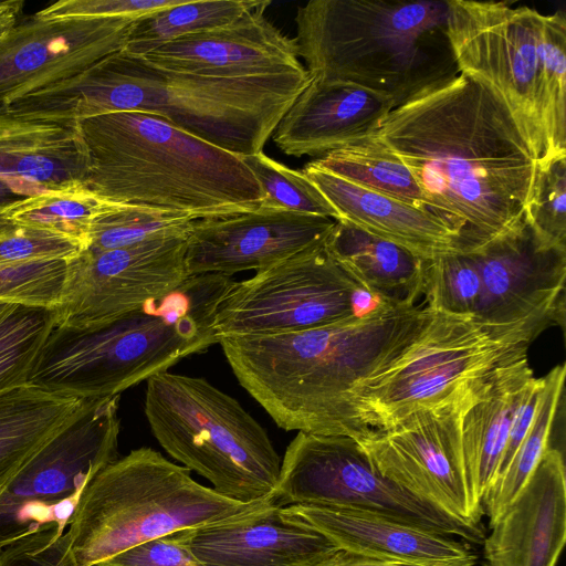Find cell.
<instances>
[{
	"mask_svg": "<svg viewBox=\"0 0 566 566\" xmlns=\"http://www.w3.org/2000/svg\"><path fill=\"white\" fill-rule=\"evenodd\" d=\"M241 158L263 191L260 206L339 220L335 208L302 171L286 167L263 151Z\"/></svg>",
	"mask_w": 566,
	"mask_h": 566,
	"instance_id": "cell-36",
	"label": "cell"
},
{
	"mask_svg": "<svg viewBox=\"0 0 566 566\" xmlns=\"http://www.w3.org/2000/svg\"><path fill=\"white\" fill-rule=\"evenodd\" d=\"M565 323V298L511 324L434 312L420 336L391 365L355 392L358 413L373 430L438 405L499 368L527 358L535 338Z\"/></svg>",
	"mask_w": 566,
	"mask_h": 566,
	"instance_id": "cell-8",
	"label": "cell"
},
{
	"mask_svg": "<svg viewBox=\"0 0 566 566\" xmlns=\"http://www.w3.org/2000/svg\"><path fill=\"white\" fill-rule=\"evenodd\" d=\"M392 108L387 97L357 86L312 80L272 139L285 155L318 158L376 134Z\"/></svg>",
	"mask_w": 566,
	"mask_h": 566,
	"instance_id": "cell-22",
	"label": "cell"
},
{
	"mask_svg": "<svg viewBox=\"0 0 566 566\" xmlns=\"http://www.w3.org/2000/svg\"><path fill=\"white\" fill-rule=\"evenodd\" d=\"M88 158L78 120L31 118L0 106V176L48 191L83 184Z\"/></svg>",
	"mask_w": 566,
	"mask_h": 566,
	"instance_id": "cell-25",
	"label": "cell"
},
{
	"mask_svg": "<svg viewBox=\"0 0 566 566\" xmlns=\"http://www.w3.org/2000/svg\"><path fill=\"white\" fill-rule=\"evenodd\" d=\"M67 260L0 264V301L54 307L65 282Z\"/></svg>",
	"mask_w": 566,
	"mask_h": 566,
	"instance_id": "cell-39",
	"label": "cell"
},
{
	"mask_svg": "<svg viewBox=\"0 0 566 566\" xmlns=\"http://www.w3.org/2000/svg\"><path fill=\"white\" fill-rule=\"evenodd\" d=\"M145 416L166 452L241 503L273 501L281 458L266 431L205 378L159 373L146 380Z\"/></svg>",
	"mask_w": 566,
	"mask_h": 566,
	"instance_id": "cell-9",
	"label": "cell"
},
{
	"mask_svg": "<svg viewBox=\"0 0 566 566\" xmlns=\"http://www.w3.org/2000/svg\"><path fill=\"white\" fill-rule=\"evenodd\" d=\"M175 536L203 566H324L340 551L274 501Z\"/></svg>",
	"mask_w": 566,
	"mask_h": 566,
	"instance_id": "cell-18",
	"label": "cell"
},
{
	"mask_svg": "<svg viewBox=\"0 0 566 566\" xmlns=\"http://www.w3.org/2000/svg\"><path fill=\"white\" fill-rule=\"evenodd\" d=\"M271 1L238 20L171 41L143 56L153 66L216 77H248L304 69L294 38L265 15Z\"/></svg>",
	"mask_w": 566,
	"mask_h": 566,
	"instance_id": "cell-20",
	"label": "cell"
},
{
	"mask_svg": "<svg viewBox=\"0 0 566 566\" xmlns=\"http://www.w3.org/2000/svg\"><path fill=\"white\" fill-rule=\"evenodd\" d=\"M23 6L21 0L0 1V39L18 23Z\"/></svg>",
	"mask_w": 566,
	"mask_h": 566,
	"instance_id": "cell-47",
	"label": "cell"
},
{
	"mask_svg": "<svg viewBox=\"0 0 566 566\" xmlns=\"http://www.w3.org/2000/svg\"><path fill=\"white\" fill-rule=\"evenodd\" d=\"M97 566H203V564L172 533L137 544Z\"/></svg>",
	"mask_w": 566,
	"mask_h": 566,
	"instance_id": "cell-43",
	"label": "cell"
},
{
	"mask_svg": "<svg viewBox=\"0 0 566 566\" xmlns=\"http://www.w3.org/2000/svg\"><path fill=\"white\" fill-rule=\"evenodd\" d=\"M376 135L413 175L430 213L470 252L525 226L537 154L507 105L459 73L392 108Z\"/></svg>",
	"mask_w": 566,
	"mask_h": 566,
	"instance_id": "cell-1",
	"label": "cell"
},
{
	"mask_svg": "<svg viewBox=\"0 0 566 566\" xmlns=\"http://www.w3.org/2000/svg\"><path fill=\"white\" fill-rule=\"evenodd\" d=\"M541 62L547 166L566 157V15L563 10L543 14Z\"/></svg>",
	"mask_w": 566,
	"mask_h": 566,
	"instance_id": "cell-34",
	"label": "cell"
},
{
	"mask_svg": "<svg viewBox=\"0 0 566 566\" xmlns=\"http://www.w3.org/2000/svg\"><path fill=\"white\" fill-rule=\"evenodd\" d=\"M333 260L364 290L391 305H416L424 259L338 220L325 242Z\"/></svg>",
	"mask_w": 566,
	"mask_h": 566,
	"instance_id": "cell-27",
	"label": "cell"
},
{
	"mask_svg": "<svg viewBox=\"0 0 566 566\" xmlns=\"http://www.w3.org/2000/svg\"><path fill=\"white\" fill-rule=\"evenodd\" d=\"M484 538L486 566H556L566 542L563 453L547 448Z\"/></svg>",
	"mask_w": 566,
	"mask_h": 566,
	"instance_id": "cell-21",
	"label": "cell"
},
{
	"mask_svg": "<svg viewBox=\"0 0 566 566\" xmlns=\"http://www.w3.org/2000/svg\"><path fill=\"white\" fill-rule=\"evenodd\" d=\"M255 0H184L134 21L123 53L143 57L177 39L227 25L261 4Z\"/></svg>",
	"mask_w": 566,
	"mask_h": 566,
	"instance_id": "cell-30",
	"label": "cell"
},
{
	"mask_svg": "<svg viewBox=\"0 0 566 566\" xmlns=\"http://www.w3.org/2000/svg\"><path fill=\"white\" fill-rule=\"evenodd\" d=\"M84 249L67 237L0 216V264L70 260Z\"/></svg>",
	"mask_w": 566,
	"mask_h": 566,
	"instance_id": "cell-40",
	"label": "cell"
},
{
	"mask_svg": "<svg viewBox=\"0 0 566 566\" xmlns=\"http://www.w3.org/2000/svg\"><path fill=\"white\" fill-rule=\"evenodd\" d=\"M543 384V377H534L523 390L511 422L505 449L494 480L504 473L524 440L534 419Z\"/></svg>",
	"mask_w": 566,
	"mask_h": 566,
	"instance_id": "cell-44",
	"label": "cell"
},
{
	"mask_svg": "<svg viewBox=\"0 0 566 566\" xmlns=\"http://www.w3.org/2000/svg\"><path fill=\"white\" fill-rule=\"evenodd\" d=\"M84 187L99 198L197 219L260 207L263 191L241 156L167 120L117 112L78 120Z\"/></svg>",
	"mask_w": 566,
	"mask_h": 566,
	"instance_id": "cell-4",
	"label": "cell"
},
{
	"mask_svg": "<svg viewBox=\"0 0 566 566\" xmlns=\"http://www.w3.org/2000/svg\"><path fill=\"white\" fill-rule=\"evenodd\" d=\"M427 307L434 312L475 316L481 279L469 252H455L427 260L423 292Z\"/></svg>",
	"mask_w": 566,
	"mask_h": 566,
	"instance_id": "cell-37",
	"label": "cell"
},
{
	"mask_svg": "<svg viewBox=\"0 0 566 566\" xmlns=\"http://www.w3.org/2000/svg\"><path fill=\"white\" fill-rule=\"evenodd\" d=\"M447 1L312 0L295 15V42L312 80L357 86L397 107L458 75Z\"/></svg>",
	"mask_w": 566,
	"mask_h": 566,
	"instance_id": "cell-6",
	"label": "cell"
},
{
	"mask_svg": "<svg viewBox=\"0 0 566 566\" xmlns=\"http://www.w3.org/2000/svg\"><path fill=\"white\" fill-rule=\"evenodd\" d=\"M302 172L335 208L339 220L424 260L462 252L459 234L429 211L357 186L313 161Z\"/></svg>",
	"mask_w": 566,
	"mask_h": 566,
	"instance_id": "cell-24",
	"label": "cell"
},
{
	"mask_svg": "<svg viewBox=\"0 0 566 566\" xmlns=\"http://www.w3.org/2000/svg\"><path fill=\"white\" fill-rule=\"evenodd\" d=\"M85 400L29 384L0 392V495Z\"/></svg>",
	"mask_w": 566,
	"mask_h": 566,
	"instance_id": "cell-28",
	"label": "cell"
},
{
	"mask_svg": "<svg viewBox=\"0 0 566 566\" xmlns=\"http://www.w3.org/2000/svg\"><path fill=\"white\" fill-rule=\"evenodd\" d=\"M193 220L178 212L111 201L92 220L87 248L111 250L163 234L189 232Z\"/></svg>",
	"mask_w": 566,
	"mask_h": 566,
	"instance_id": "cell-35",
	"label": "cell"
},
{
	"mask_svg": "<svg viewBox=\"0 0 566 566\" xmlns=\"http://www.w3.org/2000/svg\"><path fill=\"white\" fill-rule=\"evenodd\" d=\"M184 0H61L35 14L42 19L128 18L138 19Z\"/></svg>",
	"mask_w": 566,
	"mask_h": 566,
	"instance_id": "cell-42",
	"label": "cell"
},
{
	"mask_svg": "<svg viewBox=\"0 0 566 566\" xmlns=\"http://www.w3.org/2000/svg\"><path fill=\"white\" fill-rule=\"evenodd\" d=\"M0 566H78L69 537L56 528L35 532L0 549Z\"/></svg>",
	"mask_w": 566,
	"mask_h": 566,
	"instance_id": "cell-41",
	"label": "cell"
},
{
	"mask_svg": "<svg viewBox=\"0 0 566 566\" xmlns=\"http://www.w3.org/2000/svg\"><path fill=\"white\" fill-rule=\"evenodd\" d=\"M543 13L510 1L448 0L447 35L460 73L494 91L546 166Z\"/></svg>",
	"mask_w": 566,
	"mask_h": 566,
	"instance_id": "cell-12",
	"label": "cell"
},
{
	"mask_svg": "<svg viewBox=\"0 0 566 566\" xmlns=\"http://www.w3.org/2000/svg\"><path fill=\"white\" fill-rule=\"evenodd\" d=\"M42 192L45 191L31 185L0 176V216L13 205Z\"/></svg>",
	"mask_w": 566,
	"mask_h": 566,
	"instance_id": "cell-45",
	"label": "cell"
},
{
	"mask_svg": "<svg viewBox=\"0 0 566 566\" xmlns=\"http://www.w3.org/2000/svg\"><path fill=\"white\" fill-rule=\"evenodd\" d=\"M565 376V364H559L543 377V389L532 424L507 469L492 482L482 499V511L490 520V527L514 500L549 448L554 420L564 400Z\"/></svg>",
	"mask_w": 566,
	"mask_h": 566,
	"instance_id": "cell-31",
	"label": "cell"
},
{
	"mask_svg": "<svg viewBox=\"0 0 566 566\" xmlns=\"http://www.w3.org/2000/svg\"><path fill=\"white\" fill-rule=\"evenodd\" d=\"M273 501L374 514L473 544L485 538L482 524L457 518L381 475L345 436L297 432L281 460Z\"/></svg>",
	"mask_w": 566,
	"mask_h": 566,
	"instance_id": "cell-10",
	"label": "cell"
},
{
	"mask_svg": "<svg viewBox=\"0 0 566 566\" xmlns=\"http://www.w3.org/2000/svg\"><path fill=\"white\" fill-rule=\"evenodd\" d=\"M485 377L438 405L417 410L391 427L371 430L357 440L381 475L473 524H482L483 511L469 490L461 422Z\"/></svg>",
	"mask_w": 566,
	"mask_h": 566,
	"instance_id": "cell-14",
	"label": "cell"
},
{
	"mask_svg": "<svg viewBox=\"0 0 566 566\" xmlns=\"http://www.w3.org/2000/svg\"><path fill=\"white\" fill-rule=\"evenodd\" d=\"M119 395L86 399L0 495V549L39 531L65 533L86 484L117 459Z\"/></svg>",
	"mask_w": 566,
	"mask_h": 566,
	"instance_id": "cell-11",
	"label": "cell"
},
{
	"mask_svg": "<svg viewBox=\"0 0 566 566\" xmlns=\"http://www.w3.org/2000/svg\"><path fill=\"white\" fill-rule=\"evenodd\" d=\"M264 502L224 497L193 480L187 468L143 447L104 467L86 484L65 534L78 566H97L143 542L218 522Z\"/></svg>",
	"mask_w": 566,
	"mask_h": 566,
	"instance_id": "cell-7",
	"label": "cell"
},
{
	"mask_svg": "<svg viewBox=\"0 0 566 566\" xmlns=\"http://www.w3.org/2000/svg\"><path fill=\"white\" fill-rule=\"evenodd\" d=\"M54 326L53 307L0 301V392L29 382Z\"/></svg>",
	"mask_w": 566,
	"mask_h": 566,
	"instance_id": "cell-32",
	"label": "cell"
},
{
	"mask_svg": "<svg viewBox=\"0 0 566 566\" xmlns=\"http://www.w3.org/2000/svg\"><path fill=\"white\" fill-rule=\"evenodd\" d=\"M335 220L281 209L193 220L185 256L188 276L260 271L322 244Z\"/></svg>",
	"mask_w": 566,
	"mask_h": 566,
	"instance_id": "cell-17",
	"label": "cell"
},
{
	"mask_svg": "<svg viewBox=\"0 0 566 566\" xmlns=\"http://www.w3.org/2000/svg\"><path fill=\"white\" fill-rule=\"evenodd\" d=\"M109 203L87 190L83 184H75L30 197L1 216L17 223L67 237L86 249L92 220Z\"/></svg>",
	"mask_w": 566,
	"mask_h": 566,
	"instance_id": "cell-33",
	"label": "cell"
},
{
	"mask_svg": "<svg viewBox=\"0 0 566 566\" xmlns=\"http://www.w3.org/2000/svg\"><path fill=\"white\" fill-rule=\"evenodd\" d=\"M188 233L163 234L111 250H82L67 260L62 294L53 307L55 325L103 324L178 289L188 277Z\"/></svg>",
	"mask_w": 566,
	"mask_h": 566,
	"instance_id": "cell-15",
	"label": "cell"
},
{
	"mask_svg": "<svg viewBox=\"0 0 566 566\" xmlns=\"http://www.w3.org/2000/svg\"><path fill=\"white\" fill-rule=\"evenodd\" d=\"M233 283L222 274L192 275L168 295L113 321L55 325L28 384L81 399L119 395L219 343L216 314Z\"/></svg>",
	"mask_w": 566,
	"mask_h": 566,
	"instance_id": "cell-5",
	"label": "cell"
},
{
	"mask_svg": "<svg viewBox=\"0 0 566 566\" xmlns=\"http://www.w3.org/2000/svg\"><path fill=\"white\" fill-rule=\"evenodd\" d=\"M311 81L305 67L216 77L159 69L118 52L65 83L20 99V104L39 115L75 120L117 112L146 113L244 156L262 151Z\"/></svg>",
	"mask_w": 566,
	"mask_h": 566,
	"instance_id": "cell-3",
	"label": "cell"
},
{
	"mask_svg": "<svg viewBox=\"0 0 566 566\" xmlns=\"http://www.w3.org/2000/svg\"><path fill=\"white\" fill-rule=\"evenodd\" d=\"M534 373L527 358L499 368L483 379L461 422L462 451L467 481L473 502H481L492 484L511 422Z\"/></svg>",
	"mask_w": 566,
	"mask_h": 566,
	"instance_id": "cell-26",
	"label": "cell"
},
{
	"mask_svg": "<svg viewBox=\"0 0 566 566\" xmlns=\"http://www.w3.org/2000/svg\"><path fill=\"white\" fill-rule=\"evenodd\" d=\"M525 223L542 244L566 249V157L539 170Z\"/></svg>",
	"mask_w": 566,
	"mask_h": 566,
	"instance_id": "cell-38",
	"label": "cell"
},
{
	"mask_svg": "<svg viewBox=\"0 0 566 566\" xmlns=\"http://www.w3.org/2000/svg\"><path fill=\"white\" fill-rule=\"evenodd\" d=\"M469 253L481 279L475 317L485 323L520 322L565 297L566 249L542 244L526 223Z\"/></svg>",
	"mask_w": 566,
	"mask_h": 566,
	"instance_id": "cell-19",
	"label": "cell"
},
{
	"mask_svg": "<svg viewBox=\"0 0 566 566\" xmlns=\"http://www.w3.org/2000/svg\"><path fill=\"white\" fill-rule=\"evenodd\" d=\"M483 566H486V565H483Z\"/></svg>",
	"mask_w": 566,
	"mask_h": 566,
	"instance_id": "cell-48",
	"label": "cell"
},
{
	"mask_svg": "<svg viewBox=\"0 0 566 566\" xmlns=\"http://www.w3.org/2000/svg\"><path fill=\"white\" fill-rule=\"evenodd\" d=\"M343 551L415 566H475L463 542L382 516L346 509L289 505Z\"/></svg>",
	"mask_w": 566,
	"mask_h": 566,
	"instance_id": "cell-23",
	"label": "cell"
},
{
	"mask_svg": "<svg viewBox=\"0 0 566 566\" xmlns=\"http://www.w3.org/2000/svg\"><path fill=\"white\" fill-rule=\"evenodd\" d=\"M427 306L380 303L365 316L312 329L223 335L239 384L286 431L359 440L357 388L399 358L432 321Z\"/></svg>",
	"mask_w": 566,
	"mask_h": 566,
	"instance_id": "cell-2",
	"label": "cell"
},
{
	"mask_svg": "<svg viewBox=\"0 0 566 566\" xmlns=\"http://www.w3.org/2000/svg\"><path fill=\"white\" fill-rule=\"evenodd\" d=\"M313 163L357 186L429 211L409 168L376 134L335 149Z\"/></svg>",
	"mask_w": 566,
	"mask_h": 566,
	"instance_id": "cell-29",
	"label": "cell"
},
{
	"mask_svg": "<svg viewBox=\"0 0 566 566\" xmlns=\"http://www.w3.org/2000/svg\"><path fill=\"white\" fill-rule=\"evenodd\" d=\"M136 19L34 14L0 39V106L65 83L122 52Z\"/></svg>",
	"mask_w": 566,
	"mask_h": 566,
	"instance_id": "cell-16",
	"label": "cell"
},
{
	"mask_svg": "<svg viewBox=\"0 0 566 566\" xmlns=\"http://www.w3.org/2000/svg\"><path fill=\"white\" fill-rule=\"evenodd\" d=\"M324 566H415L397 560L378 558L340 549Z\"/></svg>",
	"mask_w": 566,
	"mask_h": 566,
	"instance_id": "cell-46",
	"label": "cell"
},
{
	"mask_svg": "<svg viewBox=\"0 0 566 566\" xmlns=\"http://www.w3.org/2000/svg\"><path fill=\"white\" fill-rule=\"evenodd\" d=\"M325 242L234 281L216 314L218 339L298 332L357 316L354 302L361 287L333 260Z\"/></svg>",
	"mask_w": 566,
	"mask_h": 566,
	"instance_id": "cell-13",
	"label": "cell"
}]
</instances>
